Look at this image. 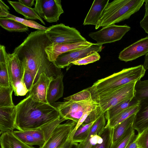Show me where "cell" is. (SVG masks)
<instances>
[{"label":"cell","mask_w":148,"mask_h":148,"mask_svg":"<svg viewBox=\"0 0 148 148\" xmlns=\"http://www.w3.org/2000/svg\"><path fill=\"white\" fill-rule=\"evenodd\" d=\"M52 43L46 31L37 30L31 32L13 52L18 56L23 67L32 73L35 82L42 73L53 77L52 72L60 69L49 61L45 51Z\"/></svg>","instance_id":"cell-1"},{"label":"cell","mask_w":148,"mask_h":148,"mask_svg":"<svg viewBox=\"0 0 148 148\" xmlns=\"http://www.w3.org/2000/svg\"><path fill=\"white\" fill-rule=\"evenodd\" d=\"M16 108L15 128L22 131L38 129L60 117L56 107L34 101L29 95Z\"/></svg>","instance_id":"cell-2"},{"label":"cell","mask_w":148,"mask_h":148,"mask_svg":"<svg viewBox=\"0 0 148 148\" xmlns=\"http://www.w3.org/2000/svg\"><path fill=\"white\" fill-rule=\"evenodd\" d=\"M146 71L143 65L124 69L119 72L98 80L87 89L91 93L93 99L101 94L140 79L144 76Z\"/></svg>","instance_id":"cell-3"},{"label":"cell","mask_w":148,"mask_h":148,"mask_svg":"<svg viewBox=\"0 0 148 148\" xmlns=\"http://www.w3.org/2000/svg\"><path fill=\"white\" fill-rule=\"evenodd\" d=\"M145 0H114L109 3L95 26L97 29L128 19L139 10Z\"/></svg>","instance_id":"cell-4"},{"label":"cell","mask_w":148,"mask_h":148,"mask_svg":"<svg viewBox=\"0 0 148 148\" xmlns=\"http://www.w3.org/2000/svg\"><path fill=\"white\" fill-rule=\"evenodd\" d=\"M136 82L129 83L107 92L100 94L93 98L97 103L102 114L121 101L133 98L134 96V86Z\"/></svg>","instance_id":"cell-5"},{"label":"cell","mask_w":148,"mask_h":148,"mask_svg":"<svg viewBox=\"0 0 148 148\" xmlns=\"http://www.w3.org/2000/svg\"><path fill=\"white\" fill-rule=\"evenodd\" d=\"M56 106L61 118L77 123L85 112L91 111L98 106L97 103L92 101L73 102L65 100L57 103Z\"/></svg>","instance_id":"cell-6"},{"label":"cell","mask_w":148,"mask_h":148,"mask_svg":"<svg viewBox=\"0 0 148 148\" xmlns=\"http://www.w3.org/2000/svg\"><path fill=\"white\" fill-rule=\"evenodd\" d=\"M49 28L46 34L52 43L67 44L87 41L75 28L63 23L52 25Z\"/></svg>","instance_id":"cell-7"},{"label":"cell","mask_w":148,"mask_h":148,"mask_svg":"<svg viewBox=\"0 0 148 148\" xmlns=\"http://www.w3.org/2000/svg\"><path fill=\"white\" fill-rule=\"evenodd\" d=\"M126 25H112L103 27L100 30L90 32L89 36L97 42V44L102 45L119 40L130 29Z\"/></svg>","instance_id":"cell-8"},{"label":"cell","mask_w":148,"mask_h":148,"mask_svg":"<svg viewBox=\"0 0 148 148\" xmlns=\"http://www.w3.org/2000/svg\"><path fill=\"white\" fill-rule=\"evenodd\" d=\"M61 2L60 0H36L34 9L47 22H55L64 12Z\"/></svg>","instance_id":"cell-9"},{"label":"cell","mask_w":148,"mask_h":148,"mask_svg":"<svg viewBox=\"0 0 148 148\" xmlns=\"http://www.w3.org/2000/svg\"><path fill=\"white\" fill-rule=\"evenodd\" d=\"M102 46V45L93 43L88 47L62 53L57 57L53 63L58 68H64L68 66L75 61L93 53L101 52Z\"/></svg>","instance_id":"cell-10"},{"label":"cell","mask_w":148,"mask_h":148,"mask_svg":"<svg viewBox=\"0 0 148 148\" xmlns=\"http://www.w3.org/2000/svg\"><path fill=\"white\" fill-rule=\"evenodd\" d=\"M76 124L75 122L69 120L65 123L58 125L42 147L39 148H61L68 140Z\"/></svg>","instance_id":"cell-11"},{"label":"cell","mask_w":148,"mask_h":148,"mask_svg":"<svg viewBox=\"0 0 148 148\" xmlns=\"http://www.w3.org/2000/svg\"><path fill=\"white\" fill-rule=\"evenodd\" d=\"M93 43L86 41L71 43H52L45 50L49 61L53 63L60 54L68 51L90 47Z\"/></svg>","instance_id":"cell-12"},{"label":"cell","mask_w":148,"mask_h":148,"mask_svg":"<svg viewBox=\"0 0 148 148\" xmlns=\"http://www.w3.org/2000/svg\"><path fill=\"white\" fill-rule=\"evenodd\" d=\"M148 53V36L140 39L125 48L120 53L119 59L125 62L131 61Z\"/></svg>","instance_id":"cell-13"},{"label":"cell","mask_w":148,"mask_h":148,"mask_svg":"<svg viewBox=\"0 0 148 148\" xmlns=\"http://www.w3.org/2000/svg\"><path fill=\"white\" fill-rule=\"evenodd\" d=\"M54 78L44 73L41 74L29 91V95L34 101L48 103L47 99L50 84Z\"/></svg>","instance_id":"cell-14"},{"label":"cell","mask_w":148,"mask_h":148,"mask_svg":"<svg viewBox=\"0 0 148 148\" xmlns=\"http://www.w3.org/2000/svg\"><path fill=\"white\" fill-rule=\"evenodd\" d=\"M6 64L10 85L14 90L16 84L23 79L24 67L18 56L13 53L8 54Z\"/></svg>","instance_id":"cell-15"},{"label":"cell","mask_w":148,"mask_h":148,"mask_svg":"<svg viewBox=\"0 0 148 148\" xmlns=\"http://www.w3.org/2000/svg\"><path fill=\"white\" fill-rule=\"evenodd\" d=\"M16 114V106L0 107V134L14 131L15 128Z\"/></svg>","instance_id":"cell-16"},{"label":"cell","mask_w":148,"mask_h":148,"mask_svg":"<svg viewBox=\"0 0 148 148\" xmlns=\"http://www.w3.org/2000/svg\"><path fill=\"white\" fill-rule=\"evenodd\" d=\"M139 101L138 110L135 114L132 127L140 134L148 128V98Z\"/></svg>","instance_id":"cell-17"},{"label":"cell","mask_w":148,"mask_h":148,"mask_svg":"<svg viewBox=\"0 0 148 148\" xmlns=\"http://www.w3.org/2000/svg\"><path fill=\"white\" fill-rule=\"evenodd\" d=\"M109 1V0H94L84 20L83 25H92L95 26Z\"/></svg>","instance_id":"cell-18"},{"label":"cell","mask_w":148,"mask_h":148,"mask_svg":"<svg viewBox=\"0 0 148 148\" xmlns=\"http://www.w3.org/2000/svg\"><path fill=\"white\" fill-rule=\"evenodd\" d=\"M63 78V75L62 73L51 82L47 96L49 104L51 105L63 96L64 88Z\"/></svg>","instance_id":"cell-19"},{"label":"cell","mask_w":148,"mask_h":148,"mask_svg":"<svg viewBox=\"0 0 148 148\" xmlns=\"http://www.w3.org/2000/svg\"><path fill=\"white\" fill-rule=\"evenodd\" d=\"M0 142L1 148H36L22 142L14 135L12 132L1 134Z\"/></svg>","instance_id":"cell-20"},{"label":"cell","mask_w":148,"mask_h":148,"mask_svg":"<svg viewBox=\"0 0 148 148\" xmlns=\"http://www.w3.org/2000/svg\"><path fill=\"white\" fill-rule=\"evenodd\" d=\"M139 102L134 97L121 101L106 112V119L108 121L126 109L138 104Z\"/></svg>","instance_id":"cell-21"},{"label":"cell","mask_w":148,"mask_h":148,"mask_svg":"<svg viewBox=\"0 0 148 148\" xmlns=\"http://www.w3.org/2000/svg\"><path fill=\"white\" fill-rule=\"evenodd\" d=\"M8 2L18 13L23 15L26 19L39 20L44 25L45 24L34 8H29L19 1H8Z\"/></svg>","instance_id":"cell-22"},{"label":"cell","mask_w":148,"mask_h":148,"mask_svg":"<svg viewBox=\"0 0 148 148\" xmlns=\"http://www.w3.org/2000/svg\"><path fill=\"white\" fill-rule=\"evenodd\" d=\"M135 114L130 116L112 128V143L113 144L121 138L132 127Z\"/></svg>","instance_id":"cell-23"},{"label":"cell","mask_w":148,"mask_h":148,"mask_svg":"<svg viewBox=\"0 0 148 148\" xmlns=\"http://www.w3.org/2000/svg\"><path fill=\"white\" fill-rule=\"evenodd\" d=\"M138 104L126 109L108 120L105 127L113 128L131 115L136 114L138 110Z\"/></svg>","instance_id":"cell-24"},{"label":"cell","mask_w":148,"mask_h":148,"mask_svg":"<svg viewBox=\"0 0 148 148\" xmlns=\"http://www.w3.org/2000/svg\"><path fill=\"white\" fill-rule=\"evenodd\" d=\"M0 25L3 28L10 32H24L29 29L28 27L14 20L0 17Z\"/></svg>","instance_id":"cell-25"},{"label":"cell","mask_w":148,"mask_h":148,"mask_svg":"<svg viewBox=\"0 0 148 148\" xmlns=\"http://www.w3.org/2000/svg\"><path fill=\"white\" fill-rule=\"evenodd\" d=\"M14 89L11 85L7 87L0 86V107L14 106L12 95Z\"/></svg>","instance_id":"cell-26"},{"label":"cell","mask_w":148,"mask_h":148,"mask_svg":"<svg viewBox=\"0 0 148 148\" xmlns=\"http://www.w3.org/2000/svg\"><path fill=\"white\" fill-rule=\"evenodd\" d=\"M0 17H5L12 19L28 27L38 30L47 31L49 29V27L42 26L36 21L19 17L10 13H5L0 14Z\"/></svg>","instance_id":"cell-27"},{"label":"cell","mask_w":148,"mask_h":148,"mask_svg":"<svg viewBox=\"0 0 148 148\" xmlns=\"http://www.w3.org/2000/svg\"><path fill=\"white\" fill-rule=\"evenodd\" d=\"M105 113L102 114L95 121L90 128L89 135L85 141L89 140L95 135L100 136L106 125Z\"/></svg>","instance_id":"cell-28"},{"label":"cell","mask_w":148,"mask_h":148,"mask_svg":"<svg viewBox=\"0 0 148 148\" xmlns=\"http://www.w3.org/2000/svg\"><path fill=\"white\" fill-rule=\"evenodd\" d=\"M94 122L87 124H82L76 131L72 142L77 144L85 141L89 135L90 128Z\"/></svg>","instance_id":"cell-29"},{"label":"cell","mask_w":148,"mask_h":148,"mask_svg":"<svg viewBox=\"0 0 148 148\" xmlns=\"http://www.w3.org/2000/svg\"><path fill=\"white\" fill-rule=\"evenodd\" d=\"M112 128L105 127L100 136L101 142L92 145L91 148H110L112 143Z\"/></svg>","instance_id":"cell-30"},{"label":"cell","mask_w":148,"mask_h":148,"mask_svg":"<svg viewBox=\"0 0 148 148\" xmlns=\"http://www.w3.org/2000/svg\"><path fill=\"white\" fill-rule=\"evenodd\" d=\"M134 97L139 101L148 98V79L137 81L134 86Z\"/></svg>","instance_id":"cell-31"},{"label":"cell","mask_w":148,"mask_h":148,"mask_svg":"<svg viewBox=\"0 0 148 148\" xmlns=\"http://www.w3.org/2000/svg\"><path fill=\"white\" fill-rule=\"evenodd\" d=\"M14 135L24 143L30 145H37L41 148L43 145L34 138L31 134L26 131L20 130L14 131L12 132Z\"/></svg>","instance_id":"cell-32"},{"label":"cell","mask_w":148,"mask_h":148,"mask_svg":"<svg viewBox=\"0 0 148 148\" xmlns=\"http://www.w3.org/2000/svg\"><path fill=\"white\" fill-rule=\"evenodd\" d=\"M61 118L60 117L38 128L43 136L45 142L49 138L56 126L62 122L67 120L64 118Z\"/></svg>","instance_id":"cell-33"},{"label":"cell","mask_w":148,"mask_h":148,"mask_svg":"<svg viewBox=\"0 0 148 148\" xmlns=\"http://www.w3.org/2000/svg\"><path fill=\"white\" fill-rule=\"evenodd\" d=\"M135 135V130L132 127L121 138L112 144L110 148H125Z\"/></svg>","instance_id":"cell-34"},{"label":"cell","mask_w":148,"mask_h":148,"mask_svg":"<svg viewBox=\"0 0 148 148\" xmlns=\"http://www.w3.org/2000/svg\"><path fill=\"white\" fill-rule=\"evenodd\" d=\"M65 100L73 102H81L93 101L91 93L87 89L64 98Z\"/></svg>","instance_id":"cell-35"},{"label":"cell","mask_w":148,"mask_h":148,"mask_svg":"<svg viewBox=\"0 0 148 148\" xmlns=\"http://www.w3.org/2000/svg\"><path fill=\"white\" fill-rule=\"evenodd\" d=\"M11 86L6 64L0 63V86Z\"/></svg>","instance_id":"cell-36"},{"label":"cell","mask_w":148,"mask_h":148,"mask_svg":"<svg viewBox=\"0 0 148 148\" xmlns=\"http://www.w3.org/2000/svg\"><path fill=\"white\" fill-rule=\"evenodd\" d=\"M100 58L98 53L96 52L75 61L72 64L77 65H85L99 60Z\"/></svg>","instance_id":"cell-37"},{"label":"cell","mask_w":148,"mask_h":148,"mask_svg":"<svg viewBox=\"0 0 148 148\" xmlns=\"http://www.w3.org/2000/svg\"><path fill=\"white\" fill-rule=\"evenodd\" d=\"M23 80L27 89L29 92L35 82V79L32 73L26 68H24Z\"/></svg>","instance_id":"cell-38"},{"label":"cell","mask_w":148,"mask_h":148,"mask_svg":"<svg viewBox=\"0 0 148 148\" xmlns=\"http://www.w3.org/2000/svg\"><path fill=\"white\" fill-rule=\"evenodd\" d=\"M137 145L140 148H148V128L145 129L140 134H138Z\"/></svg>","instance_id":"cell-39"},{"label":"cell","mask_w":148,"mask_h":148,"mask_svg":"<svg viewBox=\"0 0 148 148\" xmlns=\"http://www.w3.org/2000/svg\"><path fill=\"white\" fill-rule=\"evenodd\" d=\"M102 114L98 106L90 112L83 124H87L94 122Z\"/></svg>","instance_id":"cell-40"},{"label":"cell","mask_w":148,"mask_h":148,"mask_svg":"<svg viewBox=\"0 0 148 148\" xmlns=\"http://www.w3.org/2000/svg\"><path fill=\"white\" fill-rule=\"evenodd\" d=\"M14 91L15 95L17 96H24L29 92L23 80V79L21 82L16 84Z\"/></svg>","instance_id":"cell-41"},{"label":"cell","mask_w":148,"mask_h":148,"mask_svg":"<svg viewBox=\"0 0 148 148\" xmlns=\"http://www.w3.org/2000/svg\"><path fill=\"white\" fill-rule=\"evenodd\" d=\"M8 54L6 51L5 47L1 45H0V63H6Z\"/></svg>","instance_id":"cell-42"},{"label":"cell","mask_w":148,"mask_h":148,"mask_svg":"<svg viewBox=\"0 0 148 148\" xmlns=\"http://www.w3.org/2000/svg\"><path fill=\"white\" fill-rule=\"evenodd\" d=\"M139 135H135L125 148H138L137 139Z\"/></svg>","instance_id":"cell-43"},{"label":"cell","mask_w":148,"mask_h":148,"mask_svg":"<svg viewBox=\"0 0 148 148\" xmlns=\"http://www.w3.org/2000/svg\"><path fill=\"white\" fill-rule=\"evenodd\" d=\"M92 144L90 139L78 143L75 148H91Z\"/></svg>","instance_id":"cell-44"},{"label":"cell","mask_w":148,"mask_h":148,"mask_svg":"<svg viewBox=\"0 0 148 148\" xmlns=\"http://www.w3.org/2000/svg\"><path fill=\"white\" fill-rule=\"evenodd\" d=\"M141 27L148 34V15L144 16L140 22Z\"/></svg>","instance_id":"cell-45"},{"label":"cell","mask_w":148,"mask_h":148,"mask_svg":"<svg viewBox=\"0 0 148 148\" xmlns=\"http://www.w3.org/2000/svg\"><path fill=\"white\" fill-rule=\"evenodd\" d=\"M10 8L1 0H0V14L5 13H10Z\"/></svg>","instance_id":"cell-46"},{"label":"cell","mask_w":148,"mask_h":148,"mask_svg":"<svg viewBox=\"0 0 148 148\" xmlns=\"http://www.w3.org/2000/svg\"><path fill=\"white\" fill-rule=\"evenodd\" d=\"M18 1L24 5L31 8L35 4L34 0H19Z\"/></svg>","instance_id":"cell-47"},{"label":"cell","mask_w":148,"mask_h":148,"mask_svg":"<svg viewBox=\"0 0 148 148\" xmlns=\"http://www.w3.org/2000/svg\"><path fill=\"white\" fill-rule=\"evenodd\" d=\"M77 144L73 143L71 141L68 140L61 148H75Z\"/></svg>","instance_id":"cell-48"},{"label":"cell","mask_w":148,"mask_h":148,"mask_svg":"<svg viewBox=\"0 0 148 148\" xmlns=\"http://www.w3.org/2000/svg\"><path fill=\"white\" fill-rule=\"evenodd\" d=\"M143 65L146 70L148 69V53L145 56V61Z\"/></svg>","instance_id":"cell-49"},{"label":"cell","mask_w":148,"mask_h":148,"mask_svg":"<svg viewBox=\"0 0 148 148\" xmlns=\"http://www.w3.org/2000/svg\"><path fill=\"white\" fill-rule=\"evenodd\" d=\"M145 12L144 16H145L148 15V0H145Z\"/></svg>","instance_id":"cell-50"},{"label":"cell","mask_w":148,"mask_h":148,"mask_svg":"<svg viewBox=\"0 0 148 148\" xmlns=\"http://www.w3.org/2000/svg\"><path fill=\"white\" fill-rule=\"evenodd\" d=\"M138 148H140L138 147Z\"/></svg>","instance_id":"cell-51"}]
</instances>
